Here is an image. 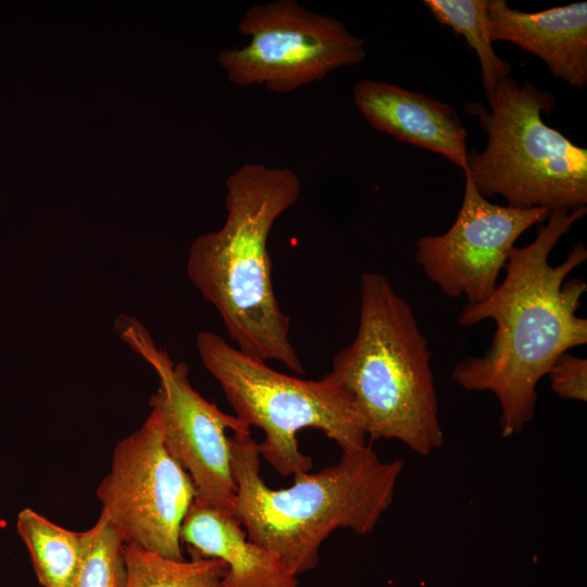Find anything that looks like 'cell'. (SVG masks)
Listing matches in <instances>:
<instances>
[{"instance_id": "obj_7", "label": "cell", "mask_w": 587, "mask_h": 587, "mask_svg": "<svg viewBox=\"0 0 587 587\" xmlns=\"http://www.w3.org/2000/svg\"><path fill=\"white\" fill-rule=\"evenodd\" d=\"M115 329L159 377V387L149 404L160 421L167 451L195 485V500L234 515L237 488L227 430L247 433L250 427L204 399L189 380L188 365L174 363L140 321L120 315Z\"/></svg>"}, {"instance_id": "obj_14", "label": "cell", "mask_w": 587, "mask_h": 587, "mask_svg": "<svg viewBox=\"0 0 587 587\" xmlns=\"http://www.w3.org/2000/svg\"><path fill=\"white\" fill-rule=\"evenodd\" d=\"M16 530L26 546L39 584L42 587H72L86 530L64 528L29 508L18 512Z\"/></svg>"}, {"instance_id": "obj_12", "label": "cell", "mask_w": 587, "mask_h": 587, "mask_svg": "<svg viewBox=\"0 0 587 587\" xmlns=\"http://www.w3.org/2000/svg\"><path fill=\"white\" fill-rule=\"evenodd\" d=\"M487 15L491 41L513 42L572 87L586 85V1L528 13L510 8L505 0H488Z\"/></svg>"}, {"instance_id": "obj_5", "label": "cell", "mask_w": 587, "mask_h": 587, "mask_svg": "<svg viewBox=\"0 0 587 587\" xmlns=\"http://www.w3.org/2000/svg\"><path fill=\"white\" fill-rule=\"evenodd\" d=\"M488 104L465 105L488 136L484 151L467 152L463 172L476 190L485 198L499 195L514 209L587 208V150L541 117L555 109L554 97L508 76Z\"/></svg>"}, {"instance_id": "obj_3", "label": "cell", "mask_w": 587, "mask_h": 587, "mask_svg": "<svg viewBox=\"0 0 587 587\" xmlns=\"http://www.w3.org/2000/svg\"><path fill=\"white\" fill-rule=\"evenodd\" d=\"M229 445L235 517L251 541L277 555L296 576L316 567L320 548L333 532L374 530L392 504L404 465L399 459L382 461L369 442L342 453L333 466L295 475L288 488L272 489L260 474L251 433H233Z\"/></svg>"}, {"instance_id": "obj_11", "label": "cell", "mask_w": 587, "mask_h": 587, "mask_svg": "<svg viewBox=\"0 0 587 587\" xmlns=\"http://www.w3.org/2000/svg\"><path fill=\"white\" fill-rule=\"evenodd\" d=\"M353 101L373 128L439 153L466 170V129L449 104L372 79L354 84Z\"/></svg>"}, {"instance_id": "obj_1", "label": "cell", "mask_w": 587, "mask_h": 587, "mask_svg": "<svg viewBox=\"0 0 587 587\" xmlns=\"http://www.w3.org/2000/svg\"><path fill=\"white\" fill-rule=\"evenodd\" d=\"M586 212L587 208L550 212L529 245L512 249L502 283L484 301L465 303L457 319L463 327L487 319L496 324L488 349L457 363L451 378L466 391L496 396L504 438L521 433L533 420L537 385L553 362L587 344V320L577 315L587 284L566 279L587 260L586 245L578 241L563 262L549 263L560 238Z\"/></svg>"}, {"instance_id": "obj_6", "label": "cell", "mask_w": 587, "mask_h": 587, "mask_svg": "<svg viewBox=\"0 0 587 587\" xmlns=\"http://www.w3.org/2000/svg\"><path fill=\"white\" fill-rule=\"evenodd\" d=\"M196 347L235 416L262 429L260 457L282 476L309 472L313 466L312 458L298 446L297 434L303 428L320 429L342 453L367 445L352 397L328 376L309 380L279 373L212 332H200Z\"/></svg>"}, {"instance_id": "obj_13", "label": "cell", "mask_w": 587, "mask_h": 587, "mask_svg": "<svg viewBox=\"0 0 587 587\" xmlns=\"http://www.w3.org/2000/svg\"><path fill=\"white\" fill-rule=\"evenodd\" d=\"M180 541L192 558L226 564L223 587H298L297 576L277 555L251 541L234 515L196 500L183 521Z\"/></svg>"}, {"instance_id": "obj_18", "label": "cell", "mask_w": 587, "mask_h": 587, "mask_svg": "<svg viewBox=\"0 0 587 587\" xmlns=\"http://www.w3.org/2000/svg\"><path fill=\"white\" fill-rule=\"evenodd\" d=\"M547 376L551 389L561 399L587 400V360L569 351L562 353L551 365Z\"/></svg>"}, {"instance_id": "obj_9", "label": "cell", "mask_w": 587, "mask_h": 587, "mask_svg": "<svg viewBox=\"0 0 587 587\" xmlns=\"http://www.w3.org/2000/svg\"><path fill=\"white\" fill-rule=\"evenodd\" d=\"M96 495L100 515L126 545L184 560L180 528L196 488L167 451L153 411L139 428L116 444L110 471Z\"/></svg>"}, {"instance_id": "obj_8", "label": "cell", "mask_w": 587, "mask_h": 587, "mask_svg": "<svg viewBox=\"0 0 587 587\" xmlns=\"http://www.w3.org/2000/svg\"><path fill=\"white\" fill-rule=\"evenodd\" d=\"M238 29L250 37L249 43L217 55L227 79L238 86L290 92L335 68L357 65L366 55L364 40L341 21L311 12L296 0L250 7Z\"/></svg>"}, {"instance_id": "obj_2", "label": "cell", "mask_w": 587, "mask_h": 587, "mask_svg": "<svg viewBox=\"0 0 587 587\" xmlns=\"http://www.w3.org/2000/svg\"><path fill=\"white\" fill-rule=\"evenodd\" d=\"M300 192V180L289 167L241 165L226 180L223 226L192 241L186 265L235 347L264 362L276 360L296 374L304 370L289 340L290 317L274 292L267 240Z\"/></svg>"}, {"instance_id": "obj_4", "label": "cell", "mask_w": 587, "mask_h": 587, "mask_svg": "<svg viewBox=\"0 0 587 587\" xmlns=\"http://www.w3.org/2000/svg\"><path fill=\"white\" fill-rule=\"evenodd\" d=\"M430 358L410 304L385 275L362 274L357 335L326 376L350 394L370 440L396 439L423 457L442 447Z\"/></svg>"}, {"instance_id": "obj_10", "label": "cell", "mask_w": 587, "mask_h": 587, "mask_svg": "<svg viewBox=\"0 0 587 587\" xmlns=\"http://www.w3.org/2000/svg\"><path fill=\"white\" fill-rule=\"evenodd\" d=\"M464 196L457 218L441 235H427L415 243V262L448 297L464 296L474 304L498 286L519 237L547 221L545 208L514 209L491 203L465 173Z\"/></svg>"}, {"instance_id": "obj_15", "label": "cell", "mask_w": 587, "mask_h": 587, "mask_svg": "<svg viewBox=\"0 0 587 587\" xmlns=\"http://www.w3.org/2000/svg\"><path fill=\"white\" fill-rule=\"evenodd\" d=\"M424 5L442 26L463 36L480 63L487 102L495 95L499 83L509 76L511 66L494 51L489 34L488 0H424Z\"/></svg>"}, {"instance_id": "obj_16", "label": "cell", "mask_w": 587, "mask_h": 587, "mask_svg": "<svg viewBox=\"0 0 587 587\" xmlns=\"http://www.w3.org/2000/svg\"><path fill=\"white\" fill-rule=\"evenodd\" d=\"M126 587H223L227 566L220 559L171 560L126 545Z\"/></svg>"}, {"instance_id": "obj_17", "label": "cell", "mask_w": 587, "mask_h": 587, "mask_svg": "<svg viewBox=\"0 0 587 587\" xmlns=\"http://www.w3.org/2000/svg\"><path fill=\"white\" fill-rule=\"evenodd\" d=\"M126 544L99 515L86 540L72 587H126Z\"/></svg>"}]
</instances>
